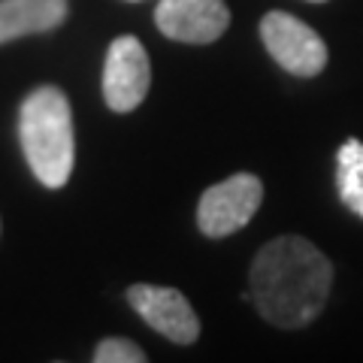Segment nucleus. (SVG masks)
<instances>
[{
  "mask_svg": "<svg viewBox=\"0 0 363 363\" xmlns=\"http://www.w3.org/2000/svg\"><path fill=\"white\" fill-rule=\"evenodd\" d=\"M67 18V0H0V43L55 30Z\"/></svg>",
  "mask_w": 363,
  "mask_h": 363,
  "instance_id": "8",
  "label": "nucleus"
},
{
  "mask_svg": "<svg viewBox=\"0 0 363 363\" xmlns=\"http://www.w3.org/2000/svg\"><path fill=\"white\" fill-rule=\"evenodd\" d=\"M260 37H264L267 52L279 61V67H285L294 76L312 79L327 67L324 40L291 13H281V9L267 13L260 21Z\"/></svg>",
  "mask_w": 363,
  "mask_h": 363,
  "instance_id": "4",
  "label": "nucleus"
},
{
  "mask_svg": "<svg viewBox=\"0 0 363 363\" xmlns=\"http://www.w3.org/2000/svg\"><path fill=\"white\" fill-rule=\"evenodd\" d=\"M336 188L339 200L363 218V140L348 136L336 152Z\"/></svg>",
  "mask_w": 363,
  "mask_h": 363,
  "instance_id": "9",
  "label": "nucleus"
},
{
  "mask_svg": "<svg viewBox=\"0 0 363 363\" xmlns=\"http://www.w3.org/2000/svg\"><path fill=\"white\" fill-rule=\"evenodd\" d=\"M333 285V264L303 236H279L255 255L248 294L269 324L300 330L321 315Z\"/></svg>",
  "mask_w": 363,
  "mask_h": 363,
  "instance_id": "1",
  "label": "nucleus"
},
{
  "mask_svg": "<svg viewBox=\"0 0 363 363\" xmlns=\"http://www.w3.org/2000/svg\"><path fill=\"white\" fill-rule=\"evenodd\" d=\"M97 363H145V351L130 339H104L94 348Z\"/></svg>",
  "mask_w": 363,
  "mask_h": 363,
  "instance_id": "10",
  "label": "nucleus"
},
{
  "mask_svg": "<svg viewBox=\"0 0 363 363\" xmlns=\"http://www.w3.org/2000/svg\"><path fill=\"white\" fill-rule=\"evenodd\" d=\"M128 303L133 312L143 318L145 324L167 336L176 345H191L200 336V318L191 309L188 297L176 288H161V285H130L128 288Z\"/></svg>",
  "mask_w": 363,
  "mask_h": 363,
  "instance_id": "6",
  "label": "nucleus"
},
{
  "mask_svg": "<svg viewBox=\"0 0 363 363\" xmlns=\"http://www.w3.org/2000/svg\"><path fill=\"white\" fill-rule=\"evenodd\" d=\"M18 136L25 157L45 188H61L73 173V112L61 88L30 91L18 112Z\"/></svg>",
  "mask_w": 363,
  "mask_h": 363,
  "instance_id": "2",
  "label": "nucleus"
},
{
  "mask_svg": "<svg viewBox=\"0 0 363 363\" xmlns=\"http://www.w3.org/2000/svg\"><path fill=\"white\" fill-rule=\"evenodd\" d=\"M309 4H324V0H309Z\"/></svg>",
  "mask_w": 363,
  "mask_h": 363,
  "instance_id": "11",
  "label": "nucleus"
},
{
  "mask_svg": "<svg viewBox=\"0 0 363 363\" xmlns=\"http://www.w3.org/2000/svg\"><path fill=\"white\" fill-rule=\"evenodd\" d=\"M260 203H264V182L252 173H236L212 185L200 197L197 224L206 236L221 240V236H230L252 221Z\"/></svg>",
  "mask_w": 363,
  "mask_h": 363,
  "instance_id": "3",
  "label": "nucleus"
},
{
  "mask_svg": "<svg viewBox=\"0 0 363 363\" xmlns=\"http://www.w3.org/2000/svg\"><path fill=\"white\" fill-rule=\"evenodd\" d=\"M152 64L136 37H118L109 45L104 64V100L112 112H130L149 94Z\"/></svg>",
  "mask_w": 363,
  "mask_h": 363,
  "instance_id": "5",
  "label": "nucleus"
},
{
  "mask_svg": "<svg viewBox=\"0 0 363 363\" xmlns=\"http://www.w3.org/2000/svg\"><path fill=\"white\" fill-rule=\"evenodd\" d=\"M157 30L176 43H215L230 25L224 0H161L155 9Z\"/></svg>",
  "mask_w": 363,
  "mask_h": 363,
  "instance_id": "7",
  "label": "nucleus"
}]
</instances>
